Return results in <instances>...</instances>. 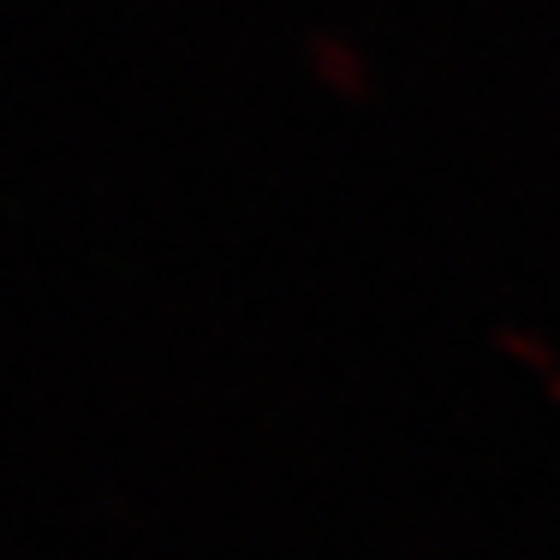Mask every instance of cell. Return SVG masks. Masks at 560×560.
I'll use <instances>...</instances> for the list:
<instances>
[{
    "instance_id": "6da1fadb",
    "label": "cell",
    "mask_w": 560,
    "mask_h": 560,
    "mask_svg": "<svg viewBox=\"0 0 560 560\" xmlns=\"http://www.w3.org/2000/svg\"><path fill=\"white\" fill-rule=\"evenodd\" d=\"M304 60H311L316 84H323L328 96H346V102H364L370 96V60L358 55L340 31H316L311 48H304Z\"/></svg>"
}]
</instances>
